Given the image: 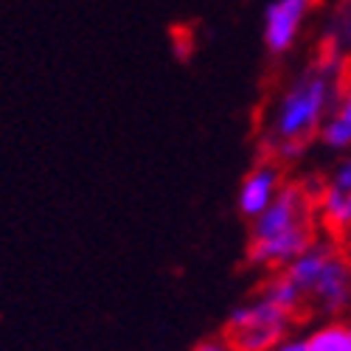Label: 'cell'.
I'll return each mask as SVG.
<instances>
[{
	"label": "cell",
	"mask_w": 351,
	"mask_h": 351,
	"mask_svg": "<svg viewBox=\"0 0 351 351\" xmlns=\"http://www.w3.org/2000/svg\"><path fill=\"white\" fill-rule=\"evenodd\" d=\"M348 73V56L320 45V51L273 96L261 115V155L276 158L284 166L298 163L317 141V132L337 104Z\"/></svg>",
	"instance_id": "obj_1"
},
{
	"label": "cell",
	"mask_w": 351,
	"mask_h": 351,
	"mask_svg": "<svg viewBox=\"0 0 351 351\" xmlns=\"http://www.w3.org/2000/svg\"><path fill=\"white\" fill-rule=\"evenodd\" d=\"M315 194L304 180H287L267 211L250 219L247 261L258 270H284L317 239Z\"/></svg>",
	"instance_id": "obj_2"
},
{
	"label": "cell",
	"mask_w": 351,
	"mask_h": 351,
	"mask_svg": "<svg viewBox=\"0 0 351 351\" xmlns=\"http://www.w3.org/2000/svg\"><path fill=\"white\" fill-rule=\"evenodd\" d=\"M295 324V315H289L261 292L253 298L233 306L222 335L233 346V351H270L278 340H284Z\"/></svg>",
	"instance_id": "obj_3"
},
{
	"label": "cell",
	"mask_w": 351,
	"mask_h": 351,
	"mask_svg": "<svg viewBox=\"0 0 351 351\" xmlns=\"http://www.w3.org/2000/svg\"><path fill=\"white\" fill-rule=\"evenodd\" d=\"M304 183L315 194L320 230L340 239L351 225V152L340 155L326 174H315L312 180L304 178Z\"/></svg>",
	"instance_id": "obj_4"
},
{
	"label": "cell",
	"mask_w": 351,
	"mask_h": 351,
	"mask_svg": "<svg viewBox=\"0 0 351 351\" xmlns=\"http://www.w3.org/2000/svg\"><path fill=\"white\" fill-rule=\"evenodd\" d=\"M306 306L324 317H337L351 306V253L340 245L306 289Z\"/></svg>",
	"instance_id": "obj_5"
},
{
	"label": "cell",
	"mask_w": 351,
	"mask_h": 351,
	"mask_svg": "<svg viewBox=\"0 0 351 351\" xmlns=\"http://www.w3.org/2000/svg\"><path fill=\"white\" fill-rule=\"evenodd\" d=\"M317 0H270L261 23V40L270 56H287L298 45Z\"/></svg>",
	"instance_id": "obj_6"
},
{
	"label": "cell",
	"mask_w": 351,
	"mask_h": 351,
	"mask_svg": "<svg viewBox=\"0 0 351 351\" xmlns=\"http://www.w3.org/2000/svg\"><path fill=\"white\" fill-rule=\"evenodd\" d=\"M287 183V166L278 163L276 158L261 155L250 171L242 178L239 191H237V211L247 222L256 219L261 211L270 208V202L278 197L281 186Z\"/></svg>",
	"instance_id": "obj_7"
},
{
	"label": "cell",
	"mask_w": 351,
	"mask_h": 351,
	"mask_svg": "<svg viewBox=\"0 0 351 351\" xmlns=\"http://www.w3.org/2000/svg\"><path fill=\"white\" fill-rule=\"evenodd\" d=\"M317 141L324 149H329L335 155L351 152V73L343 84V93H340L337 104L332 107L329 119L324 121V127L317 132Z\"/></svg>",
	"instance_id": "obj_8"
},
{
	"label": "cell",
	"mask_w": 351,
	"mask_h": 351,
	"mask_svg": "<svg viewBox=\"0 0 351 351\" xmlns=\"http://www.w3.org/2000/svg\"><path fill=\"white\" fill-rule=\"evenodd\" d=\"M256 292H261L265 298H270L273 304H278L281 309H287L289 315H301L304 312V306H306V295H304V289L292 281L284 270H273V273H267V278L261 281V287L256 289Z\"/></svg>",
	"instance_id": "obj_9"
},
{
	"label": "cell",
	"mask_w": 351,
	"mask_h": 351,
	"mask_svg": "<svg viewBox=\"0 0 351 351\" xmlns=\"http://www.w3.org/2000/svg\"><path fill=\"white\" fill-rule=\"evenodd\" d=\"M309 351H351V324L329 317L306 335Z\"/></svg>",
	"instance_id": "obj_10"
},
{
	"label": "cell",
	"mask_w": 351,
	"mask_h": 351,
	"mask_svg": "<svg viewBox=\"0 0 351 351\" xmlns=\"http://www.w3.org/2000/svg\"><path fill=\"white\" fill-rule=\"evenodd\" d=\"M324 48H332L351 60V0H343L337 9H332L324 32Z\"/></svg>",
	"instance_id": "obj_11"
},
{
	"label": "cell",
	"mask_w": 351,
	"mask_h": 351,
	"mask_svg": "<svg viewBox=\"0 0 351 351\" xmlns=\"http://www.w3.org/2000/svg\"><path fill=\"white\" fill-rule=\"evenodd\" d=\"M191 351H233V346L228 343V337H225V335H214V337L199 340Z\"/></svg>",
	"instance_id": "obj_12"
},
{
	"label": "cell",
	"mask_w": 351,
	"mask_h": 351,
	"mask_svg": "<svg viewBox=\"0 0 351 351\" xmlns=\"http://www.w3.org/2000/svg\"><path fill=\"white\" fill-rule=\"evenodd\" d=\"M270 351H309V343H306V337H284V340H278Z\"/></svg>",
	"instance_id": "obj_13"
},
{
	"label": "cell",
	"mask_w": 351,
	"mask_h": 351,
	"mask_svg": "<svg viewBox=\"0 0 351 351\" xmlns=\"http://www.w3.org/2000/svg\"><path fill=\"white\" fill-rule=\"evenodd\" d=\"M340 242H343V247L351 253V225L346 228V233H343V237H340Z\"/></svg>",
	"instance_id": "obj_14"
}]
</instances>
